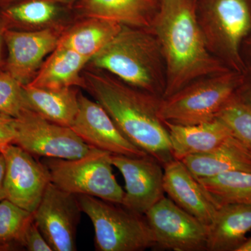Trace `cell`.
<instances>
[{
  "label": "cell",
  "mask_w": 251,
  "mask_h": 251,
  "mask_svg": "<svg viewBox=\"0 0 251 251\" xmlns=\"http://www.w3.org/2000/svg\"><path fill=\"white\" fill-rule=\"evenodd\" d=\"M149 29L156 36L164 59L163 98L197 79L230 71L208 49L198 22L197 0H159Z\"/></svg>",
  "instance_id": "obj_1"
},
{
  "label": "cell",
  "mask_w": 251,
  "mask_h": 251,
  "mask_svg": "<svg viewBox=\"0 0 251 251\" xmlns=\"http://www.w3.org/2000/svg\"><path fill=\"white\" fill-rule=\"evenodd\" d=\"M85 89L130 143L166 166L173 160L169 134L158 115L161 97L132 87L101 69L82 73Z\"/></svg>",
  "instance_id": "obj_2"
},
{
  "label": "cell",
  "mask_w": 251,
  "mask_h": 251,
  "mask_svg": "<svg viewBox=\"0 0 251 251\" xmlns=\"http://www.w3.org/2000/svg\"><path fill=\"white\" fill-rule=\"evenodd\" d=\"M90 63L132 87L163 98L166 67L159 43L150 29L122 26Z\"/></svg>",
  "instance_id": "obj_3"
},
{
  "label": "cell",
  "mask_w": 251,
  "mask_h": 251,
  "mask_svg": "<svg viewBox=\"0 0 251 251\" xmlns=\"http://www.w3.org/2000/svg\"><path fill=\"white\" fill-rule=\"evenodd\" d=\"M198 22L211 53L245 74L242 48L251 35V0H197Z\"/></svg>",
  "instance_id": "obj_4"
},
{
  "label": "cell",
  "mask_w": 251,
  "mask_h": 251,
  "mask_svg": "<svg viewBox=\"0 0 251 251\" xmlns=\"http://www.w3.org/2000/svg\"><path fill=\"white\" fill-rule=\"evenodd\" d=\"M244 74L229 72L197 79L166 98L158 115L162 121L193 125L212 121L242 85Z\"/></svg>",
  "instance_id": "obj_5"
},
{
  "label": "cell",
  "mask_w": 251,
  "mask_h": 251,
  "mask_svg": "<svg viewBox=\"0 0 251 251\" xmlns=\"http://www.w3.org/2000/svg\"><path fill=\"white\" fill-rule=\"evenodd\" d=\"M82 212L90 218L99 251H140L156 247L145 215L120 204L92 196L77 195Z\"/></svg>",
  "instance_id": "obj_6"
},
{
  "label": "cell",
  "mask_w": 251,
  "mask_h": 251,
  "mask_svg": "<svg viewBox=\"0 0 251 251\" xmlns=\"http://www.w3.org/2000/svg\"><path fill=\"white\" fill-rule=\"evenodd\" d=\"M43 163L49 172L51 182L61 189L76 196L122 204L125 191L113 174L110 153L93 148L80 158H47Z\"/></svg>",
  "instance_id": "obj_7"
},
{
  "label": "cell",
  "mask_w": 251,
  "mask_h": 251,
  "mask_svg": "<svg viewBox=\"0 0 251 251\" xmlns=\"http://www.w3.org/2000/svg\"><path fill=\"white\" fill-rule=\"evenodd\" d=\"M14 128L13 144L33 156L72 160L93 149L71 127L50 122L29 108L14 118Z\"/></svg>",
  "instance_id": "obj_8"
},
{
  "label": "cell",
  "mask_w": 251,
  "mask_h": 251,
  "mask_svg": "<svg viewBox=\"0 0 251 251\" xmlns=\"http://www.w3.org/2000/svg\"><path fill=\"white\" fill-rule=\"evenodd\" d=\"M145 216L156 247L175 251H206L209 226L181 209L171 198L163 196Z\"/></svg>",
  "instance_id": "obj_9"
},
{
  "label": "cell",
  "mask_w": 251,
  "mask_h": 251,
  "mask_svg": "<svg viewBox=\"0 0 251 251\" xmlns=\"http://www.w3.org/2000/svg\"><path fill=\"white\" fill-rule=\"evenodd\" d=\"M81 212L76 195L50 182L33 212V219L52 251H74Z\"/></svg>",
  "instance_id": "obj_10"
},
{
  "label": "cell",
  "mask_w": 251,
  "mask_h": 251,
  "mask_svg": "<svg viewBox=\"0 0 251 251\" xmlns=\"http://www.w3.org/2000/svg\"><path fill=\"white\" fill-rule=\"evenodd\" d=\"M6 163V199L33 213L44 196L50 176L45 165L15 144L0 150Z\"/></svg>",
  "instance_id": "obj_11"
},
{
  "label": "cell",
  "mask_w": 251,
  "mask_h": 251,
  "mask_svg": "<svg viewBox=\"0 0 251 251\" xmlns=\"http://www.w3.org/2000/svg\"><path fill=\"white\" fill-rule=\"evenodd\" d=\"M112 166L121 173L125 181L122 205L128 210L145 215L165 196L164 169L154 157L112 155Z\"/></svg>",
  "instance_id": "obj_12"
},
{
  "label": "cell",
  "mask_w": 251,
  "mask_h": 251,
  "mask_svg": "<svg viewBox=\"0 0 251 251\" xmlns=\"http://www.w3.org/2000/svg\"><path fill=\"white\" fill-rule=\"evenodd\" d=\"M62 29L49 27L35 31L6 29L4 41L8 55L5 71L23 85L35 77L44 58L58 46Z\"/></svg>",
  "instance_id": "obj_13"
},
{
  "label": "cell",
  "mask_w": 251,
  "mask_h": 251,
  "mask_svg": "<svg viewBox=\"0 0 251 251\" xmlns=\"http://www.w3.org/2000/svg\"><path fill=\"white\" fill-rule=\"evenodd\" d=\"M71 128L92 148L110 154L133 157L148 154L126 138L100 103L81 93L78 111Z\"/></svg>",
  "instance_id": "obj_14"
},
{
  "label": "cell",
  "mask_w": 251,
  "mask_h": 251,
  "mask_svg": "<svg viewBox=\"0 0 251 251\" xmlns=\"http://www.w3.org/2000/svg\"><path fill=\"white\" fill-rule=\"evenodd\" d=\"M163 169V187L168 198L181 209L210 226L220 206L215 200L182 161L173 160Z\"/></svg>",
  "instance_id": "obj_15"
},
{
  "label": "cell",
  "mask_w": 251,
  "mask_h": 251,
  "mask_svg": "<svg viewBox=\"0 0 251 251\" xmlns=\"http://www.w3.org/2000/svg\"><path fill=\"white\" fill-rule=\"evenodd\" d=\"M181 161L198 179L229 172L251 173V151L232 135L209 152L186 157Z\"/></svg>",
  "instance_id": "obj_16"
},
{
  "label": "cell",
  "mask_w": 251,
  "mask_h": 251,
  "mask_svg": "<svg viewBox=\"0 0 251 251\" xmlns=\"http://www.w3.org/2000/svg\"><path fill=\"white\" fill-rule=\"evenodd\" d=\"M164 122L174 159H184L193 155L209 152L232 135L228 127L216 118L193 125Z\"/></svg>",
  "instance_id": "obj_17"
},
{
  "label": "cell",
  "mask_w": 251,
  "mask_h": 251,
  "mask_svg": "<svg viewBox=\"0 0 251 251\" xmlns=\"http://www.w3.org/2000/svg\"><path fill=\"white\" fill-rule=\"evenodd\" d=\"M159 0H79L84 17L98 18L129 27L150 29Z\"/></svg>",
  "instance_id": "obj_18"
},
{
  "label": "cell",
  "mask_w": 251,
  "mask_h": 251,
  "mask_svg": "<svg viewBox=\"0 0 251 251\" xmlns=\"http://www.w3.org/2000/svg\"><path fill=\"white\" fill-rule=\"evenodd\" d=\"M251 230V203L220 204L209 226L207 251H237Z\"/></svg>",
  "instance_id": "obj_19"
},
{
  "label": "cell",
  "mask_w": 251,
  "mask_h": 251,
  "mask_svg": "<svg viewBox=\"0 0 251 251\" xmlns=\"http://www.w3.org/2000/svg\"><path fill=\"white\" fill-rule=\"evenodd\" d=\"M90 60L72 50L57 46L27 84L39 88L85 87L82 70Z\"/></svg>",
  "instance_id": "obj_20"
},
{
  "label": "cell",
  "mask_w": 251,
  "mask_h": 251,
  "mask_svg": "<svg viewBox=\"0 0 251 251\" xmlns=\"http://www.w3.org/2000/svg\"><path fill=\"white\" fill-rule=\"evenodd\" d=\"M122 25L98 18H85L63 31L58 46L92 59L118 34Z\"/></svg>",
  "instance_id": "obj_21"
},
{
  "label": "cell",
  "mask_w": 251,
  "mask_h": 251,
  "mask_svg": "<svg viewBox=\"0 0 251 251\" xmlns=\"http://www.w3.org/2000/svg\"><path fill=\"white\" fill-rule=\"evenodd\" d=\"M23 89L30 110L50 122L72 126L79 107L80 92L75 87L52 90L25 85Z\"/></svg>",
  "instance_id": "obj_22"
},
{
  "label": "cell",
  "mask_w": 251,
  "mask_h": 251,
  "mask_svg": "<svg viewBox=\"0 0 251 251\" xmlns=\"http://www.w3.org/2000/svg\"><path fill=\"white\" fill-rule=\"evenodd\" d=\"M198 180L219 205L230 202L251 203V173L229 172Z\"/></svg>",
  "instance_id": "obj_23"
},
{
  "label": "cell",
  "mask_w": 251,
  "mask_h": 251,
  "mask_svg": "<svg viewBox=\"0 0 251 251\" xmlns=\"http://www.w3.org/2000/svg\"><path fill=\"white\" fill-rule=\"evenodd\" d=\"M33 213L25 210L9 200L0 201V250L11 249L14 244L22 246Z\"/></svg>",
  "instance_id": "obj_24"
},
{
  "label": "cell",
  "mask_w": 251,
  "mask_h": 251,
  "mask_svg": "<svg viewBox=\"0 0 251 251\" xmlns=\"http://www.w3.org/2000/svg\"><path fill=\"white\" fill-rule=\"evenodd\" d=\"M57 4L49 0H30L12 6L4 12V18L8 23L14 21L40 27L49 24L58 14Z\"/></svg>",
  "instance_id": "obj_25"
},
{
  "label": "cell",
  "mask_w": 251,
  "mask_h": 251,
  "mask_svg": "<svg viewBox=\"0 0 251 251\" xmlns=\"http://www.w3.org/2000/svg\"><path fill=\"white\" fill-rule=\"evenodd\" d=\"M217 118L228 127L232 135L251 152V109L239 101L234 95L220 112Z\"/></svg>",
  "instance_id": "obj_26"
},
{
  "label": "cell",
  "mask_w": 251,
  "mask_h": 251,
  "mask_svg": "<svg viewBox=\"0 0 251 251\" xmlns=\"http://www.w3.org/2000/svg\"><path fill=\"white\" fill-rule=\"evenodd\" d=\"M28 108L22 84L6 71L0 72V113L17 118Z\"/></svg>",
  "instance_id": "obj_27"
},
{
  "label": "cell",
  "mask_w": 251,
  "mask_h": 251,
  "mask_svg": "<svg viewBox=\"0 0 251 251\" xmlns=\"http://www.w3.org/2000/svg\"><path fill=\"white\" fill-rule=\"evenodd\" d=\"M22 246L29 251H52V248L41 233L34 219L26 229Z\"/></svg>",
  "instance_id": "obj_28"
},
{
  "label": "cell",
  "mask_w": 251,
  "mask_h": 251,
  "mask_svg": "<svg viewBox=\"0 0 251 251\" xmlns=\"http://www.w3.org/2000/svg\"><path fill=\"white\" fill-rule=\"evenodd\" d=\"M14 118L0 113V150L14 143Z\"/></svg>",
  "instance_id": "obj_29"
},
{
  "label": "cell",
  "mask_w": 251,
  "mask_h": 251,
  "mask_svg": "<svg viewBox=\"0 0 251 251\" xmlns=\"http://www.w3.org/2000/svg\"><path fill=\"white\" fill-rule=\"evenodd\" d=\"M236 98L251 109V71L244 74V80L235 94Z\"/></svg>",
  "instance_id": "obj_30"
},
{
  "label": "cell",
  "mask_w": 251,
  "mask_h": 251,
  "mask_svg": "<svg viewBox=\"0 0 251 251\" xmlns=\"http://www.w3.org/2000/svg\"><path fill=\"white\" fill-rule=\"evenodd\" d=\"M242 55L247 70L251 71V35L249 36L243 44Z\"/></svg>",
  "instance_id": "obj_31"
},
{
  "label": "cell",
  "mask_w": 251,
  "mask_h": 251,
  "mask_svg": "<svg viewBox=\"0 0 251 251\" xmlns=\"http://www.w3.org/2000/svg\"><path fill=\"white\" fill-rule=\"evenodd\" d=\"M5 171H6V163H5L4 155L0 151V201L6 199L4 187Z\"/></svg>",
  "instance_id": "obj_32"
},
{
  "label": "cell",
  "mask_w": 251,
  "mask_h": 251,
  "mask_svg": "<svg viewBox=\"0 0 251 251\" xmlns=\"http://www.w3.org/2000/svg\"><path fill=\"white\" fill-rule=\"evenodd\" d=\"M8 21L4 17L0 18V59H1V46L4 41V34L8 29Z\"/></svg>",
  "instance_id": "obj_33"
},
{
  "label": "cell",
  "mask_w": 251,
  "mask_h": 251,
  "mask_svg": "<svg viewBox=\"0 0 251 251\" xmlns=\"http://www.w3.org/2000/svg\"><path fill=\"white\" fill-rule=\"evenodd\" d=\"M237 251H251V237L247 238V240L238 249Z\"/></svg>",
  "instance_id": "obj_34"
},
{
  "label": "cell",
  "mask_w": 251,
  "mask_h": 251,
  "mask_svg": "<svg viewBox=\"0 0 251 251\" xmlns=\"http://www.w3.org/2000/svg\"><path fill=\"white\" fill-rule=\"evenodd\" d=\"M55 4H70L74 2L75 0H49Z\"/></svg>",
  "instance_id": "obj_35"
}]
</instances>
